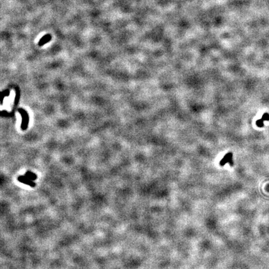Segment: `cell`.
Returning <instances> with one entry per match:
<instances>
[{
	"label": "cell",
	"instance_id": "cell-4",
	"mask_svg": "<svg viewBox=\"0 0 269 269\" xmlns=\"http://www.w3.org/2000/svg\"><path fill=\"white\" fill-rule=\"evenodd\" d=\"M263 120L261 119H258L256 121V125L258 127H259V128H262V127H263L264 126V124H263Z\"/></svg>",
	"mask_w": 269,
	"mask_h": 269
},
{
	"label": "cell",
	"instance_id": "cell-2",
	"mask_svg": "<svg viewBox=\"0 0 269 269\" xmlns=\"http://www.w3.org/2000/svg\"><path fill=\"white\" fill-rule=\"evenodd\" d=\"M19 181H21L24 184H26L27 185H29V186H30L31 187H35V186H36V184L35 183H34L33 182H32L31 179H29V178H25L24 177H19L18 178Z\"/></svg>",
	"mask_w": 269,
	"mask_h": 269
},
{
	"label": "cell",
	"instance_id": "cell-5",
	"mask_svg": "<svg viewBox=\"0 0 269 269\" xmlns=\"http://www.w3.org/2000/svg\"><path fill=\"white\" fill-rule=\"evenodd\" d=\"M262 119L263 121H269V114L268 113L263 114L262 116Z\"/></svg>",
	"mask_w": 269,
	"mask_h": 269
},
{
	"label": "cell",
	"instance_id": "cell-1",
	"mask_svg": "<svg viewBox=\"0 0 269 269\" xmlns=\"http://www.w3.org/2000/svg\"><path fill=\"white\" fill-rule=\"evenodd\" d=\"M232 153H228L224 156V158L222 160L220 161V165L224 166L227 163H229L231 166H233V161H232Z\"/></svg>",
	"mask_w": 269,
	"mask_h": 269
},
{
	"label": "cell",
	"instance_id": "cell-3",
	"mask_svg": "<svg viewBox=\"0 0 269 269\" xmlns=\"http://www.w3.org/2000/svg\"><path fill=\"white\" fill-rule=\"evenodd\" d=\"M51 40V35H49L48 34V35H46V36H44L41 39L40 42H39V44H40V46H42L44 44H45L49 41Z\"/></svg>",
	"mask_w": 269,
	"mask_h": 269
}]
</instances>
